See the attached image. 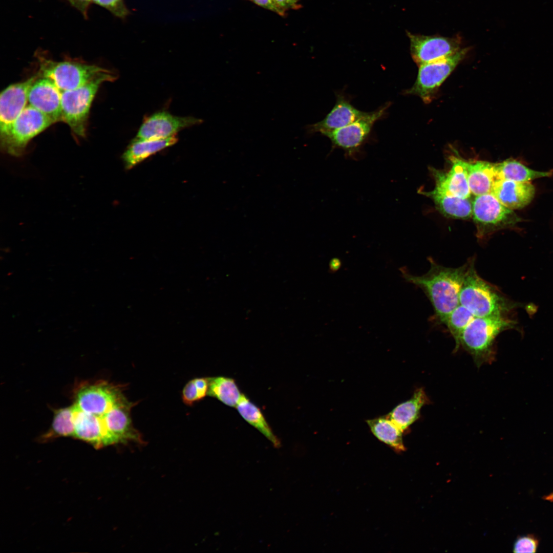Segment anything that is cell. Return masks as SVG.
Wrapping results in <instances>:
<instances>
[{
  "mask_svg": "<svg viewBox=\"0 0 553 553\" xmlns=\"http://www.w3.org/2000/svg\"><path fill=\"white\" fill-rule=\"evenodd\" d=\"M430 268L421 275L410 273L406 268L400 271L408 283L420 288L429 300L435 316L444 324L451 312L459 304V294L467 268V262L456 268L441 265L429 259Z\"/></svg>",
  "mask_w": 553,
  "mask_h": 553,
  "instance_id": "cell-1",
  "label": "cell"
},
{
  "mask_svg": "<svg viewBox=\"0 0 553 553\" xmlns=\"http://www.w3.org/2000/svg\"><path fill=\"white\" fill-rule=\"evenodd\" d=\"M467 268L459 294V304L475 317L504 315L512 306L495 286L477 273L474 259L467 261Z\"/></svg>",
  "mask_w": 553,
  "mask_h": 553,
  "instance_id": "cell-2",
  "label": "cell"
},
{
  "mask_svg": "<svg viewBox=\"0 0 553 553\" xmlns=\"http://www.w3.org/2000/svg\"><path fill=\"white\" fill-rule=\"evenodd\" d=\"M513 323L504 315L475 317L461 334L455 349L461 347L472 356L476 366L491 363L494 358V342Z\"/></svg>",
  "mask_w": 553,
  "mask_h": 553,
  "instance_id": "cell-3",
  "label": "cell"
},
{
  "mask_svg": "<svg viewBox=\"0 0 553 553\" xmlns=\"http://www.w3.org/2000/svg\"><path fill=\"white\" fill-rule=\"evenodd\" d=\"M110 71L104 72L80 87L61 94V121L67 124L76 135L86 136L87 123L93 100L101 84L114 81Z\"/></svg>",
  "mask_w": 553,
  "mask_h": 553,
  "instance_id": "cell-4",
  "label": "cell"
},
{
  "mask_svg": "<svg viewBox=\"0 0 553 553\" xmlns=\"http://www.w3.org/2000/svg\"><path fill=\"white\" fill-rule=\"evenodd\" d=\"M38 77L51 80L62 92L75 89L108 70L95 65L74 60L56 61L37 50Z\"/></svg>",
  "mask_w": 553,
  "mask_h": 553,
  "instance_id": "cell-5",
  "label": "cell"
},
{
  "mask_svg": "<svg viewBox=\"0 0 553 553\" xmlns=\"http://www.w3.org/2000/svg\"><path fill=\"white\" fill-rule=\"evenodd\" d=\"M469 50L462 48L448 57L419 66L414 84L405 93L417 95L424 103H430L441 84L464 58Z\"/></svg>",
  "mask_w": 553,
  "mask_h": 553,
  "instance_id": "cell-6",
  "label": "cell"
},
{
  "mask_svg": "<svg viewBox=\"0 0 553 553\" xmlns=\"http://www.w3.org/2000/svg\"><path fill=\"white\" fill-rule=\"evenodd\" d=\"M54 122L47 116L27 105L13 122L7 136L1 140L4 153L14 157L23 155L33 138Z\"/></svg>",
  "mask_w": 553,
  "mask_h": 553,
  "instance_id": "cell-7",
  "label": "cell"
},
{
  "mask_svg": "<svg viewBox=\"0 0 553 553\" xmlns=\"http://www.w3.org/2000/svg\"><path fill=\"white\" fill-rule=\"evenodd\" d=\"M472 217L480 238L520 221L513 210L504 206L492 193L476 196L472 201Z\"/></svg>",
  "mask_w": 553,
  "mask_h": 553,
  "instance_id": "cell-8",
  "label": "cell"
},
{
  "mask_svg": "<svg viewBox=\"0 0 553 553\" xmlns=\"http://www.w3.org/2000/svg\"><path fill=\"white\" fill-rule=\"evenodd\" d=\"M390 103L387 102L377 110L368 112L359 119L341 129L326 133L333 146L344 150L349 155L356 153L368 138L374 123L382 118Z\"/></svg>",
  "mask_w": 553,
  "mask_h": 553,
  "instance_id": "cell-9",
  "label": "cell"
},
{
  "mask_svg": "<svg viewBox=\"0 0 553 553\" xmlns=\"http://www.w3.org/2000/svg\"><path fill=\"white\" fill-rule=\"evenodd\" d=\"M407 34L410 39L412 58L418 66L445 58L461 49L459 37L427 36L409 32Z\"/></svg>",
  "mask_w": 553,
  "mask_h": 553,
  "instance_id": "cell-10",
  "label": "cell"
},
{
  "mask_svg": "<svg viewBox=\"0 0 553 553\" xmlns=\"http://www.w3.org/2000/svg\"><path fill=\"white\" fill-rule=\"evenodd\" d=\"M35 74L26 80L11 84L3 90L0 94V138L4 139L11 127L22 113L28 103L30 88L38 78Z\"/></svg>",
  "mask_w": 553,
  "mask_h": 553,
  "instance_id": "cell-11",
  "label": "cell"
},
{
  "mask_svg": "<svg viewBox=\"0 0 553 553\" xmlns=\"http://www.w3.org/2000/svg\"><path fill=\"white\" fill-rule=\"evenodd\" d=\"M123 397L118 387L101 382L86 385L79 389L75 405L87 413L100 416Z\"/></svg>",
  "mask_w": 553,
  "mask_h": 553,
  "instance_id": "cell-12",
  "label": "cell"
},
{
  "mask_svg": "<svg viewBox=\"0 0 553 553\" xmlns=\"http://www.w3.org/2000/svg\"><path fill=\"white\" fill-rule=\"evenodd\" d=\"M201 122V119L193 117L176 116L164 111L157 112L144 121L134 139L167 138L184 129Z\"/></svg>",
  "mask_w": 553,
  "mask_h": 553,
  "instance_id": "cell-13",
  "label": "cell"
},
{
  "mask_svg": "<svg viewBox=\"0 0 553 553\" xmlns=\"http://www.w3.org/2000/svg\"><path fill=\"white\" fill-rule=\"evenodd\" d=\"M62 92L50 79L38 78L28 93V105L39 111L53 122L61 121Z\"/></svg>",
  "mask_w": 553,
  "mask_h": 553,
  "instance_id": "cell-14",
  "label": "cell"
},
{
  "mask_svg": "<svg viewBox=\"0 0 553 553\" xmlns=\"http://www.w3.org/2000/svg\"><path fill=\"white\" fill-rule=\"evenodd\" d=\"M367 113L355 108L343 94H336V102L332 110L323 120L308 125L307 131L311 134L320 133L324 135L353 123Z\"/></svg>",
  "mask_w": 553,
  "mask_h": 553,
  "instance_id": "cell-15",
  "label": "cell"
},
{
  "mask_svg": "<svg viewBox=\"0 0 553 553\" xmlns=\"http://www.w3.org/2000/svg\"><path fill=\"white\" fill-rule=\"evenodd\" d=\"M131 403L124 397L104 414L100 416L107 430L118 441H140L138 432L133 428L130 417Z\"/></svg>",
  "mask_w": 553,
  "mask_h": 553,
  "instance_id": "cell-16",
  "label": "cell"
},
{
  "mask_svg": "<svg viewBox=\"0 0 553 553\" xmlns=\"http://www.w3.org/2000/svg\"><path fill=\"white\" fill-rule=\"evenodd\" d=\"M74 436L98 448L116 443L117 440L105 429L100 416L87 413L75 404Z\"/></svg>",
  "mask_w": 553,
  "mask_h": 553,
  "instance_id": "cell-17",
  "label": "cell"
},
{
  "mask_svg": "<svg viewBox=\"0 0 553 553\" xmlns=\"http://www.w3.org/2000/svg\"><path fill=\"white\" fill-rule=\"evenodd\" d=\"M504 206L512 210L520 209L529 204L535 194V188L529 182H517L497 179L491 192Z\"/></svg>",
  "mask_w": 553,
  "mask_h": 553,
  "instance_id": "cell-18",
  "label": "cell"
},
{
  "mask_svg": "<svg viewBox=\"0 0 553 553\" xmlns=\"http://www.w3.org/2000/svg\"><path fill=\"white\" fill-rule=\"evenodd\" d=\"M451 161V167L447 173L433 169L436 185L456 196L470 198L471 193L468 182V162L454 156Z\"/></svg>",
  "mask_w": 553,
  "mask_h": 553,
  "instance_id": "cell-19",
  "label": "cell"
},
{
  "mask_svg": "<svg viewBox=\"0 0 553 553\" xmlns=\"http://www.w3.org/2000/svg\"><path fill=\"white\" fill-rule=\"evenodd\" d=\"M431 198L438 210L445 217L467 219L472 216V202L469 198L456 196L437 185L429 192H421Z\"/></svg>",
  "mask_w": 553,
  "mask_h": 553,
  "instance_id": "cell-20",
  "label": "cell"
},
{
  "mask_svg": "<svg viewBox=\"0 0 553 553\" xmlns=\"http://www.w3.org/2000/svg\"><path fill=\"white\" fill-rule=\"evenodd\" d=\"M429 402L424 390L417 389L410 399L397 405L386 416L403 432L418 419L420 409Z\"/></svg>",
  "mask_w": 553,
  "mask_h": 553,
  "instance_id": "cell-21",
  "label": "cell"
},
{
  "mask_svg": "<svg viewBox=\"0 0 553 553\" xmlns=\"http://www.w3.org/2000/svg\"><path fill=\"white\" fill-rule=\"evenodd\" d=\"M176 136L150 140L134 139L122 155L126 168H131L149 156L175 144Z\"/></svg>",
  "mask_w": 553,
  "mask_h": 553,
  "instance_id": "cell-22",
  "label": "cell"
},
{
  "mask_svg": "<svg viewBox=\"0 0 553 553\" xmlns=\"http://www.w3.org/2000/svg\"><path fill=\"white\" fill-rule=\"evenodd\" d=\"M467 175L472 194L476 196L491 193L496 180L494 163L482 160L468 162Z\"/></svg>",
  "mask_w": 553,
  "mask_h": 553,
  "instance_id": "cell-23",
  "label": "cell"
},
{
  "mask_svg": "<svg viewBox=\"0 0 553 553\" xmlns=\"http://www.w3.org/2000/svg\"><path fill=\"white\" fill-rule=\"evenodd\" d=\"M494 168L496 179H502L522 182L549 177L552 174V172H540L530 169L514 159L494 163Z\"/></svg>",
  "mask_w": 553,
  "mask_h": 553,
  "instance_id": "cell-24",
  "label": "cell"
},
{
  "mask_svg": "<svg viewBox=\"0 0 553 553\" xmlns=\"http://www.w3.org/2000/svg\"><path fill=\"white\" fill-rule=\"evenodd\" d=\"M236 408L243 418L264 435L275 447L280 446L279 439L273 433L260 409L245 395H242Z\"/></svg>",
  "mask_w": 553,
  "mask_h": 553,
  "instance_id": "cell-25",
  "label": "cell"
},
{
  "mask_svg": "<svg viewBox=\"0 0 553 553\" xmlns=\"http://www.w3.org/2000/svg\"><path fill=\"white\" fill-rule=\"evenodd\" d=\"M366 422L372 433L380 441L397 452L405 451L403 432L387 416L367 420Z\"/></svg>",
  "mask_w": 553,
  "mask_h": 553,
  "instance_id": "cell-26",
  "label": "cell"
},
{
  "mask_svg": "<svg viewBox=\"0 0 553 553\" xmlns=\"http://www.w3.org/2000/svg\"><path fill=\"white\" fill-rule=\"evenodd\" d=\"M207 394L231 407H236L243 395L235 379L225 376L209 378Z\"/></svg>",
  "mask_w": 553,
  "mask_h": 553,
  "instance_id": "cell-27",
  "label": "cell"
},
{
  "mask_svg": "<svg viewBox=\"0 0 553 553\" xmlns=\"http://www.w3.org/2000/svg\"><path fill=\"white\" fill-rule=\"evenodd\" d=\"M475 317L471 311L460 304L449 315L443 324L454 338L456 345L464 329Z\"/></svg>",
  "mask_w": 553,
  "mask_h": 553,
  "instance_id": "cell-28",
  "label": "cell"
},
{
  "mask_svg": "<svg viewBox=\"0 0 553 553\" xmlns=\"http://www.w3.org/2000/svg\"><path fill=\"white\" fill-rule=\"evenodd\" d=\"M52 430L58 435L74 436L75 432L74 405L56 411L52 423Z\"/></svg>",
  "mask_w": 553,
  "mask_h": 553,
  "instance_id": "cell-29",
  "label": "cell"
},
{
  "mask_svg": "<svg viewBox=\"0 0 553 553\" xmlns=\"http://www.w3.org/2000/svg\"><path fill=\"white\" fill-rule=\"evenodd\" d=\"M91 2L106 9L114 16L121 19H124L130 14L123 0H91Z\"/></svg>",
  "mask_w": 553,
  "mask_h": 553,
  "instance_id": "cell-30",
  "label": "cell"
},
{
  "mask_svg": "<svg viewBox=\"0 0 553 553\" xmlns=\"http://www.w3.org/2000/svg\"><path fill=\"white\" fill-rule=\"evenodd\" d=\"M539 545V540L533 535H527L517 538L513 546V552H536Z\"/></svg>",
  "mask_w": 553,
  "mask_h": 553,
  "instance_id": "cell-31",
  "label": "cell"
},
{
  "mask_svg": "<svg viewBox=\"0 0 553 553\" xmlns=\"http://www.w3.org/2000/svg\"><path fill=\"white\" fill-rule=\"evenodd\" d=\"M182 399L184 403L188 405H192L194 402L200 400L194 379L188 382L185 386L182 392Z\"/></svg>",
  "mask_w": 553,
  "mask_h": 553,
  "instance_id": "cell-32",
  "label": "cell"
},
{
  "mask_svg": "<svg viewBox=\"0 0 553 553\" xmlns=\"http://www.w3.org/2000/svg\"><path fill=\"white\" fill-rule=\"evenodd\" d=\"M275 6L286 13L289 10H298L302 7L299 0H272Z\"/></svg>",
  "mask_w": 553,
  "mask_h": 553,
  "instance_id": "cell-33",
  "label": "cell"
},
{
  "mask_svg": "<svg viewBox=\"0 0 553 553\" xmlns=\"http://www.w3.org/2000/svg\"><path fill=\"white\" fill-rule=\"evenodd\" d=\"M69 4L73 8L78 10L85 19L88 17V10L90 5L92 4L91 0H66Z\"/></svg>",
  "mask_w": 553,
  "mask_h": 553,
  "instance_id": "cell-34",
  "label": "cell"
},
{
  "mask_svg": "<svg viewBox=\"0 0 553 553\" xmlns=\"http://www.w3.org/2000/svg\"><path fill=\"white\" fill-rule=\"evenodd\" d=\"M266 9L273 11L281 16H285L286 13L281 10L272 0H248Z\"/></svg>",
  "mask_w": 553,
  "mask_h": 553,
  "instance_id": "cell-35",
  "label": "cell"
},
{
  "mask_svg": "<svg viewBox=\"0 0 553 553\" xmlns=\"http://www.w3.org/2000/svg\"><path fill=\"white\" fill-rule=\"evenodd\" d=\"M198 390L200 399L203 398L208 393L209 387V378H197L194 379Z\"/></svg>",
  "mask_w": 553,
  "mask_h": 553,
  "instance_id": "cell-36",
  "label": "cell"
},
{
  "mask_svg": "<svg viewBox=\"0 0 553 553\" xmlns=\"http://www.w3.org/2000/svg\"><path fill=\"white\" fill-rule=\"evenodd\" d=\"M341 266V261L337 258L331 259L329 263V268L332 271H337L340 268Z\"/></svg>",
  "mask_w": 553,
  "mask_h": 553,
  "instance_id": "cell-37",
  "label": "cell"
},
{
  "mask_svg": "<svg viewBox=\"0 0 553 553\" xmlns=\"http://www.w3.org/2000/svg\"><path fill=\"white\" fill-rule=\"evenodd\" d=\"M544 499L547 501H553V492L548 494V495L544 497Z\"/></svg>",
  "mask_w": 553,
  "mask_h": 553,
  "instance_id": "cell-38",
  "label": "cell"
}]
</instances>
